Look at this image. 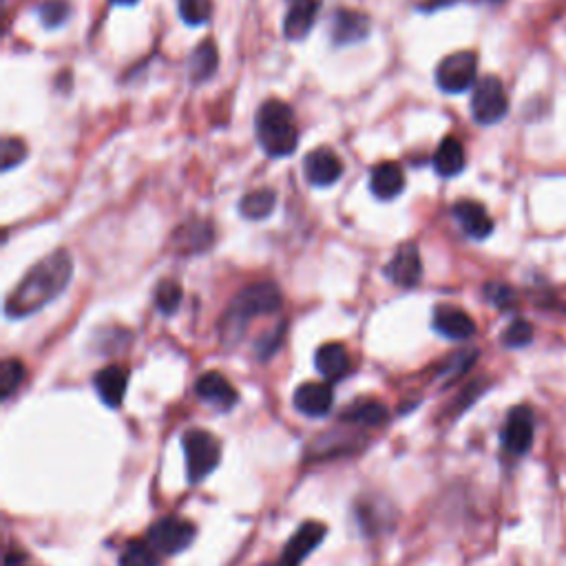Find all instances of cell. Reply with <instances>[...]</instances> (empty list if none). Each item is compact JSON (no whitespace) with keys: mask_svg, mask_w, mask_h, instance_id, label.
I'll return each mask as SVG.
<instances>
[{"mask_svg":"<svg viewBox=\"0 0 566 566\" xmlns=\"http://www.w3.org/2000/svg\"><path fill=\"white\" fill-rule=\"evenodd\" d=\"M111 3H115V5H135L138 0H111Z\"/></svg>","mask_w":566,"mask_h":566,"instance_id":"34","label":"cell"},{"mask_svg":"<svg viewBox=\"0 0 566 566\" xmlns=\"http://www.w3.org/2000/svg\"><path fill=\"white\" fill-rule=\"evenodd\" d=\"M372 193L379 199H394L405 191V173L401 164L383 162L376 166L370 177Z\"/></svg>","mask_w":566,"mask_h":566,"instance_id":"20","label":"cell"},{"mask_svg":"<svg viewBox=\"0 0 566 566\" xmlns=\"http://www.w3.org/2000/svg\"><path fill=\"white\" fill-rule=\"evenodd\" d=\"M385 275L396 286L401 288H414L423 277V261L421 253H418L416 244H403L396 250L390 264L385 266Z\"/></svg>","mask_w":566,"mask_h":566,"instance_id":"10","label":"cell"},{"mask_svg":"<svg viewBox=\"0 0 566 566\" xmlns=\"http://www.w3.org/2000/svg\"><path fill=\"white\" fill-rule=\"evenodd\" d=\"M27 157V144L18 138H5L3 140V160H0V166L3 171H12L16 169L18 164H23Z\"/></svg>","mask_w":566,"mask_h":566,"instance_id":"32","label":"cell"},{"mask_svg":"<svg viewBox=\"0 0 566 566\" xmlns=\"http://www.w3.org/2000/svg\"><path fill=\"white\" fill-rule=\"evenodd\" d=\"M275 204H277L275 191H270V188H257V191H250L248 195L241 197L239 213L241 217L250 219V222H257V219H266L272 211H275Z\"/></svg>","mask_w":566,"mask_h":566,"instance_id":"23","label":"cell"},{"mask_svg":"<svg viewBox=\"0 0 566 566\" xmlns=\"http://www.w3.org/2000/svg\"><path fill=\"white\" fill-rule=\"evenodd\" d=\"M155 553L151 544L129 542L120 553V566H157Z\"/></svg>","mask_w":566,"mask_h":566,"instance_id":"27","label":"cell"},{"mask_svg":"<svg viewBox=\"0 0 566 566\" xmlns=\"http://www.w3.org/2000/svg\"><path fill=\"white\" fill-rule=\"evenodd\" d=\"M195 540V527L184 518L177 516H166L162 520H157L153 527L149 529V544L164 555H175L182 553L191 542Z\"/></svg>","mask_w":566,"mask_h":566,"instance_id":"7","label":"cell"},{"mask_svg":"<svg viewBox=\"0 0 566 566\" xmlns=\"http://www.w3.org/2000/svg\"><path fill=\"white\" fill-rule=\"evenodd\" d=\"M182 303V286L173 279H164L155 288V306L162 314H173Z\"/></svg>","mask_w":566,"mask_h":566,"instance_id":"26","label":"cell"},{"mask_svg":"<svg viewBox=\"0 0 566 566\" xmlns=\"http://www.w3.org/2000/svg\"><path fill=\"white\" fill-rule=\"evenodd\" d=\"M533 341V328L531 323L527 321H513L511 326L502 332V343L507 345V348H524V345H529Z\"/></svg>","mask_w":566,"mask_h":566,"instance_id":"31","label":"cell"},{"mask_svg":"<svg viewBox=\"0 0 566 566\" xmlns=\"http://www.w3.org/2000/svg\"><path fill=\"white\" fill-rule=\"evenodd\" d=\"M326 538V524L321 522H303L301 527L295 531L283 549L281 555V566H301V562L319 547Z\"/></svg>","mask_w":566,"mask_h":566,"instance_id":"9","label":"cell"},{"mask_svg":"<svg viewBox=\"0 0 566 566\" xmlns=\"http://www.w3.org/2000/svg\"><path fill=\"white\" fill-rule=\"evenodd\" d=\"M283 297L281 290L272 281H259L253 283L239 292L235 301L230 303L222 319V341L226 345H233L244 337L246 326L257 317L272 314L281 308Z\"/></svg>","mask_w":566,"mask_h":566,"instance_id":"2","label":"cell"},{"mask_svg":"<svg viewBox=\"0 0 566 566\" xmlns=\"http://www.w3.org/2000/svg\"><path fill=\"white\" fill-rule=\"evenodd\" d=\"M73 259L67 250H54L31 268L5 301L9 319H25L60 297L71 281Z\"/></svg>","mask_w":566,"mask_h":566,"instance_id":"1","label":"cell"},{"mask_svg":"<svg viewBox=\"0 0 566 566\" xmlns=\"http://www.w3.org/2000/svg\"><path fill=\"white\" fill-rule=\"evenodd\" d=\"M533 432H536V418L531 407L518 405L507 414L505 427H502V447L511 456H524L533 445Z\"/></svg>","mask_w":566,"mask_h":566,"instance_id":"8","label":"cell"},{"mask_svg":"<svg viewBox=\"0 0 566 566\" xmlns=\"http://www.w3.org/2000/svg\"><path fill=\"white\" fill-rule=\"evenodd\" d=\"M23 379H25V365L18 359H7L3 363V368H0V396H3V401H7V398L18 390Z\"/></svg>","mask_w":566,"mask_h":566,"instance_id":"28","label":"cell"},{"mask_svg":"<svg viewBox=\"0 0 566 566\" xmlns=\"http://www.w3.org/2000/svg\"><path fill=\"white\" fill-rule=\"evenodd\" d=\"M129 385V372L120 368V365H109V368H102L96 376H93V387L100 396V401L111 407V410H118L124 401V394H127Z\"/></svg>","mask_w":566,"mask_h":566,"instance_id":"15","label":"cell"},{"mask_svg":"<svg viewBox=\"0 0 566 566\" xmlns=\"http://www.w3.org/2000/svg\"><path fill=\"white\" fill-rule=\"evenodd\" d=\"M465 162H467L465 149L456 138H445L438 144V149L434 153V169L438 175L456 177L458 173H463Z\"/></svg>","mask_w":566,"mask_h":566,"instance_id":"21","label":"cell"},{"mask_svg":"<svg viewBox=\"0 0 566 566\" xmlns=\"http://www.w3.org/2000/svg\"><path fill=\"white\" fill-rule=\"evenodd\" d=\"M434 330L445 339L467 341L476 334V323L465 310L454 306H438L434 312Z\"/></svg>","mask_w":566,"mask_h":566,"instance_id":"14","label":"cell"},{"mask_svg":"<svg viewBox=\"0 0 566 566\" xmlns=\"http://www.w3.org/2000/svg\"><path fill=\"white\" fill-rule=\"evenodd\" d=\"M180 16L188 25H204L211 18V0H180Z\"/></svg>","mask_w":566,"mask_h":566,"instance_id":"30","label":"cell"},{"mask_svg":"<svg viewBox=\"0 0 566 566\" xmlns=\"http://www.w3.org/2000/svg\"><path fill=\"white\" fill-rule=\"evenodd\" d=\"M292 401H295V407L303 416L319 418L332 410L334 394L326 383H303L295 390Z\"/></svg>","mask_w":566,"mask_h":566,"instance_id":"16","label":"cell"},{"mask_svg":"<svg viewBox=\"0 0 566 566\" xmlns=\"http://www.w3.org/2000/svg\"><path fill=\"white\" fill-rule=\"evenodd\" d=\"M509 111L507 91L496 76H487L478 80L471 96V113L478 124H496L505 118Z\"/></svg>","mask_w":566,"mask_h":566,"instance_id":"6","label":"cell"},{"mask_svg":"<svg viewBox=\"0 0 566 566\" xmlns=\"http://www.w3.org/2000/svg\"><path fill=\"white\" fill-rule=\"evenodd\" d=\"M255 131L259 146L270 157H288L297 151L299 131L295 113L281 100H266L257 109Z\"/></svg>","mask_w":566,"mask_h":566,"instance_id":"3","label":"cell"},{"mask_svg":"<svg viewBox=\"0 0 566 566\" xmlns=\"http://www.w3.org/2000/svg\"><path fill=\"white\" fill-rule=\"evenodd\" d=\"M489 3H502V0H489Z\"/></svg>","mask_w":566,"mask_h":566,"instance_id":"35","label":"cell"},{"mask_svg":"<svg viewBox=\"0 0 566 566\" xmlns=\"http://www.w3.org/2000/svg\"><path fill=\"white\" fill-rule=\"evenodd\" d=\"M303 169H306L308 182L319 188L332 186L343 175V164L339 155L330 149H314L312 153H308L306 162H303Z\"/></svg>","mask_w":566,"mask_h":566,"instance_id":"13","label":"cell"},{"mask_svg":"<svg viewBox=\"0 0 566 566\" xmlns=\"http://www.w3.org/2000/svg\"><path fill=\"white\" fill-rule=\"evenodd\" d=\"M217 65H219V54L215 43L204 40V43L191 54V60H188V76L199 85V82H206L208 78L215 76Z\"/></svg>","mask_w":566,"mask_h":566,"instance_id":"22","label":"cell"},{"mask_svg":"<svg viewBox=\"0 0 566 566\" xmlns=\"http://www.w3.org/2000/svg\"><path fill=\"white\" fill-rule=\"evenodd\" d=\"M454 217L471 239H487L494 233V222H491L487 208L478 202H458L454 206Z\"/></svg>","mask_w":566,"mask_h":566,"instance_id":"17","label":"cell"},{"mask_svg":"<svg viewBox=\"0 0 566 566\" xmlns=\"http://www.w3.org/2000/svg\"><path fill=\"white\" fill-rule=\"evenodd\" d=\"M478 58L471 51H456V54L440 60L436 67V85L445 93H463L476 85Z\"/></svg>","mask_w":566,"mask_h":566,"instance_id":"5","label":"cell"},{"mask_svg":"<svg viewBox=\"0 0 566 566\" xmlns=\"http://www.w3.org/2000/svg\"><path fill=\"white\" fill-rule=\"evenodd\" d=\"M182 447L186 456V474L191 485L202 482L217 469L222 460V445L206 429H188L182 436Z\"/></svg>","mask_w":566,"mask_h":566,"instance_id":"4","label":"cell"},{"mask_svg":"<svg viewBox=\"0 0 566 566\" xmlns=\"http://www.w3.org/2000/svg\"><path fill=\"white\" fill-rule=\"evenodd\" d=\"M213 226L206 224V222H195V224H188L184 226L180 233L175 235L177 246L186 253H199V250H206L208 246L213 244Z\"/></svg>","mask_w":566,"mask_h":566,"instance_id":"24","label":"cell"},{"mask_svg":"<svg viewBox=\"0 0 566 566\" xmlns=\"http://www.w3.org/2000/svg\"><path fill=\"white\" fill-rule=\"evenodd\" d=\"M314 365H317L323 379L339 381L350 372L352 361L343 343H326L314 354Z\"/></svg>","mask_w":566,"mask_h":566,"instance_id":"18","label":"cell"},{"mask_svg":"<svg viewBox=\"0 0 566 566\" xmlns=\"http://www.w3.org/2000/svg\"><path fill=\"white\" fill-rule=\"evenodd\" d=\"M370 16L363 12H354V9H339L332 16V43L345 47L361 43L370 34Z\"/></svg>","mask_w":566,"mask_h":566,"instance_id":"12","label":"cell"},{"mask_svg":"<svg viewBox=\"0 0 566 566\" xmlns=\"http://www.w3.org/2000/svg\"><path fill=\"white\" fill-rule=\"evenodd\" d=\"M69 3L67 0H45L38 7V16L45 27H60L69 18Z\"/></svg>","mask_w":566,"mask_h":566,"instance_id":"29","label":"cell"},{"mask_svg":"<svg viewBox=\"0 0 566 566\" xmlns=\"http://www.w3.org/2000/svg\"><path fill=\"white\" fill-rule=\"evenodd\" d=\"M195 394L202 398L204 403L217 407V410L228 412L233 410L237 403V390L222 372H206L195 383Z\"/></svg>","mask_w":566,"mask_h":566,"instance_id":"11","label":"cell"},{"mask_svg":"<svg viewBox=\"0 0 566 566\" xmlns=\"http://www.w3.org/2000/svg\"><path fill=\"white\" fill-rule=\"evenodd\" d=\"M485 295L500 310L511 308L513 301H516V295H513V290L507 288V286H502V283H489V286L485 288Z\"/></svg>","mask_w":566,"mask_h":566,"instance_id":"33","label":"cell"},{"mask_svg":"<svg viewBox=\"0 0 566 566\" xmlns=\"http://www.w3.org/2000/svg\"><path fill=\"white\" fill-rule=\"evenodd\" d=\"M343 421H348L352 425H363V427H379L387 421V410L376 401H365L350 405L348 410L343 412Z\"/></svg>","mask_w":566,"mask_h":566,"instance_id":"25","label":"cell"},{"mask_svg":"<svg viewBox=\"0 0 566 566\" xmlns=\"http://www.w3.org/2000/svg\"><path fill=\"white\" fill-rule=\"evenodd\" d=\"M319 3L317 0H290L286 20H283V34L288 40H301L308 36V31L317 18Z\"/></svg>","mask_w":566,"mask_h":566,"instance_id":"19","label":"cell"}]
</instances>
